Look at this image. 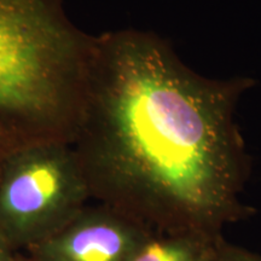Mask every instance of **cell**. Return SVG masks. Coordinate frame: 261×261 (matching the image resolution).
<instances>
[{"mask_svg":"<svg viewBox=\"0 0 261 261\" xmlns=\"http://www.w3.org/2000/svg\"><path fill=\"white\" fill-rule=\"evenodd\" d=\"M250 77L210 79L155 33L93 35L71 143L91 200L156 232L220 233L249 208V161L234 119Z\"/></svg>","mask_w":261,"mask_h":261,"instance_id":"cell-1","label":"cell"},{"mask_svg":"<svg viewBox=\"0 0 261 261\" xmlns=\"http://www.w3.org/2000/svg\"><path fill=\"white\" fill-rule=\"evenodd\" d=\"M93 35L61 0H0V163L45 143H73Z\"/></svg>","mask_w":261,"mask_h":261,"instance_id":"cell-2","label":"cell"},{"mask_svg":"<svg viewBox=\"0 0 261 261\" xmlns=\"http://www.w3.org/2000/svg\"><path fill=\"white\" fill-rule=\"evenodd\" d=\"M91 196L70 144L28 146L0 163V237L28 250L61 230Z\"/></svg>","mask_w":261,"mask_h":261,"instance_id":"cell-3","label":"cell"},{"mask_svg":"<svg viewBox=\"0 0 261 261\" xmlns=\"http://www.w3.org/2000/svg\"><path fill=\"white\" fill-rule=\"evenodd\" d=\"M154 232L109 205L87 204L61 230L27 252L33 261H130Z\"/></svg>","mask_w":261,"mask_h":261,"instance_id":"cell-4","label":"cell"},{"mask_svg":"<svg viewBox=\"0 0 261 261\" xmlns=\"http://www.w3.org/2000/svg\"><path fill=\"white\" fill-rule=\"evenodd\" d=\"M221 241L220 233L155 231L130 261H214Z\"/></svg>","mask_w":261,"mask_h":261,"instance_id":"cell-5","label":"cell"},{"mask_svg":"<svg viewBox=\"0 0 261 261\" xmlns=\"http://www.w3.org/2000/svg\"><path fill=\"white\" fill-rule=\"evenodd\" d=\"M214 261H261V255L242 247L228 244L223 240Z\"/></svg>","mask_w":261,"mask_h":261,"instance_id":"cell-6","label":"cell"},{"mask_svg":"<svg viewBox=\"0 0 261 261\" xmlns=\"http://www.w3.org/2000/svg\"><path fill=\"white\" fill-rule=\"evenodd\" d=\"M19 255L0 237V261H18Z\"/></svg>","mask_w":261,"mask_h":261,"instance_id":"cell-7","label":"cell"},{"mask_svg":"<svg viewBox=\"0 0 261 261\" xmlns=\"http://www.w3.org/2000/svg\"><path fill=\"white\" fill-rule=\"evenodd\" d=\"M18 261H33L32 259H29V257H24V256H19L18 257Z\"/></svg>","mask_w":261,"mask_h":261,"instance_id":"cell-8","label":"cell"}]
</instances>
